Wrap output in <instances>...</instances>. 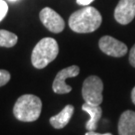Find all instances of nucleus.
<instances>
[{
	"instance_id": "nucleus-1",
	"label": "nucleus",
	"mask_w": 135,
	"mask_h": 135,
	"mask_svg": "<svg viewBox=\"0 0 135 135\" xmlns=\"http://www.w3.org/2000/svg\"><path fill=\"white\" fill-rule=\"evenodd\" d=\"M102 17L100 12L91 6L79 9L71 14L69 18V27L77 33H90L99 28Z\"/></svg>"
},
{
	"instance_id": "nucleus-2",
	"label": "nucleus",
	"mask_w": 135,
	"mask_h": 135,
	"mask_svg": "<svg viewBox=\"0 0 135 135\" xmlns=\"http://www.w3.org/2000/svg\"><path fill=\"white\" fill-rule=\"evenodd\" d=\"M42 102L40 98L32 94L20 96L13 107L14 116L23 122H33L37 120L41 113Z\"/></svg>"
},
{
	"instance_id": "nucleus-3",
	"label": "nucleus",
	"mask_w": 135,
	"mask_h": 135,
	"mask_svg": "<svg viewBox=\"0 0 135 135\" xmlns=\"http://www.w3.org/2000/svg\"><path fill=\"white\" fill-rule=\"evenodd\" d=\"M58 52L57 41L51 37H45L35 45L31 54V62L35 68L42 69L57 57Z\"/></svg>"
},
{
	"instance_id": "nucleus-4",
	"label": "nucleus",
	"mask_w": 135,
	"mask_h": 135,
	"mask_svg": "<svg viewBox=\"0 0 135 135\" xmlns=\"http://www.w3.org/2000/svg\"><path fill=\"white\" fill-rule=\"evenodd\" d=\"M103 82L98 76L91 75L87 77L82 85V97L89 104L100 105L103 101L102 96Z\"/></svg>"
},
{
	"instance_id": "nucleus-5",
	"label": "nucleus",
	"mask_w": 135,
	"mask_h": 135,
	"mask_svg": "<svg viewBox=\"0 0 135 135\" xmlns=\"http://www.w3.org/2000/svg\"><path fill=\"white\" fill-rule=\"evenodd\" d=\"M80 72V69L76 65H72L60 70L57 73L56 77L54 79L53 84H52V89L55 93L57 94H66L72 90L71 86L66 84V79L67 78L75 77L77 76Z\"/></svg>"
},
{
	"instance_id": "nucleus-6",
	"label": "nucleus",
	"mask_w": 135,
	"mask_h": 135,
	"mask_svg": "<svg viewBox=\"0 0 135 135\" xmlns=\"http://www.w3.org/2000/svg\"><path fill=\"white\" fill-rule=\"evenodd\" d=\"M39 17L44 26L53 33L62 32L65 27V22L63 18L50 7H45L41 10Z\"/></svg>"
},
{
	"instance_id": "nucleus-7",
	"label": "nucleus",
	"mask_w": 135,
	"mask_h": 135,
	"mask_svg": "<svg viewBox=\"0 0 135 135\" xmlns=\"http://www.w3.org/2000/svg\"><path fill=\"white\" fill-rule=\"evenodd\" d=\"M99 48L103 53L113 57H122L127 53V46L111 36H103L99 40Z\"/></svg>"
},
{
	"instance_id": "nucleus-8",
	"label": "nucleus",
	"mask_w": 135,
	"mask_h": 135,
	"mask_svg": "<svg viewBox=\"0 0 135 135\" xmlns=\"http://www.w3.org/2000/svg\"><path fill=\"white\" fill-rule=\"evenodd\" d=\"M135 17V0H119L114 10V18L122 25L130 23Z\"/></svg>"
},
{
	"instance_id": "nucleus-9",
	"label": "nucleus",
	"mask_w": 135,
	"mask_h": 135,
	"mask_svg": "<svg viewBox=\"0 0 135 135\" xmlns=\"http://www.w3.org/2000/svg\"><path fill=\"white\" fill-rule=\"evenodd\" d=\"M118 134L135 135V112L132 110L124 111L118 122Z\"/></svg>"
},
{
	"instance_id": "nucleus-10",
	"label": "nucleus",
	"mask_w": 135,
	"mask_h": 135,
	"mask_svg": "<svg viewBox=\"0 0 135 135\" xmlns=\"http://www.w3.org/2000/svg\"><path fill=\"white\" fill-rule=\"evenodd\" d=\"M82 110L85 111L87 114H89V120L86 123V129L88 131H94L97 128L98 121L101 118L102 109L99 105L84 103L82 105Z\"/></svg>"
},
{
	"instance_id": "nucleus-11",
	"label": "nucleus",
	"mask_w": 135,
	"mask_h": 135,
	"mask_svg": "<svg viewBox=\"0 0 135 135\" xmlns=\"http://www.w3.org/2000/svg\"><path fill=\"white\" fill-rule=\"evenodd\" d=\"M74 112V107L72 105H66L58 114L50 117L49 122L55 129H62L69 123Z\"/></svg>"
},
{
	"instance_id": "nucleus-12",
	"label": "nucleus",
	"mask_w": 135,
	"mask_h": 135,
	"mask_svg": "<svg viewBox=\"0 0 135 135\" xmlns=\"http://www.w3.org/2000/svg\"><path fill=\"white\" fill-rule=\"evenodd\" d=\"M18 37L14 33L7 31V30H0V47H13L17 43Z\"/></svg>"
},
{
	"instance_id": "nucleus-13",
	"label": "nucleus",
	"mask_w": 135,
	"mask_h": 135,
	"mask_svg": "<svg viewBox=\"0 0 135 135\" xmlns=\"http://www.w3.org/2000/svg\"><path fill=\"white\" fill-rule=\"evenodd\" d=\"M10 80V73L7 70L0 69V87L7 84Z\"/></svg>"
},
{
	"instance_id": "nucleus-14",
	"label": "nucleus",
	"mask_w": 135,
	"mask_h": 135,
	"mask_svg": "<svg viewBox=\"0 0 135 135\" xmlns=\"http://www.w3.org/2000/svg\"><path fill=\"white\" fill-rule=\"evenodd\" d=\"M8 12V5L4 0H0V21L3 20L5 15Z\"/></svg>"
},
{
	"instance_id": "nucleus-15",
	"label": "nucleus",
	"mask_w": 135,
	"mask_h": 135,
	"mask_svg": "<svg viewBox=\"0 0 135 135\" xmlns=\"http://www.w3.org/2000/svg\"><path fill=\"white\" fill-rule=\"evenodd\" d=\"M129 62L133 67H135V44L129 52Z\"/></svg>"
},
{
	"instance_id": "nucleus-16",
	"label": "nucleus",
	"mask_w": 135,
	"mask_h": 135,
	"mask_svg": "<svg viewBox=\"0 0 135 135\" xmlns=\"http://www.w3.org/2000/svg\"><path fill=\"white\" fill-rule=\"evenodd\" d=\"M94 0H76V2H77V4L79 5H82V6H88V5L92 3Z\"/></svg>"
},
{
	"instance_id": "nucleus-17",
	"label": "nucleus",
	"mask_w": 135,
	"mask_h": 135,
	"mask_svg": "<svg viewBox=\"0 0 135 135\" xmlns=\"http://www.w3.org/2000/svg\"><path fill=\"white\" fill-rule=\"evenodd\" d=\"M85 135H112L111 133H104V134H101V133H97L95 131H88L85 133Z\"/></svg>"
},
{
	"instance_id": "nucleus-18",
	"label": "nucleus",
	"mask_w": 135,
	"mask_h": 135,
	"mask_svg": "<svg viewBox=\"0 0 135 135\" xmlns=\"http://www.w3.org/2000/svg\"><path fill=\"white\" fill-rule=\"evenodd\" d=\"M131 99H132V102L135 104V87L132 89V92H131Z\"/></svg>"
},
{
	"instance_id": "nucleus-19",
	"label": "nucleus",
	"mask_w": 135,
	"mask_h": 135,
	"mask_svg": "<svg viewBox=\"0 0 135 135\" xmlns=\"http://www.w3.org/2000/svg\"><path fill=\"white\" fill-rule=\"evenodd\" d=\"M9 1H12V2H13V1H16V0H9Z\"/></svg>"
}]
</instances>
